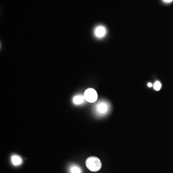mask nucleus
Masks as SVG:
<instances>
[{
    "label": "nucleus",
    "instance_id": "f03ea898",
    "mask_svg": "<svg viewBox=\"0 0 173 173\" xmlns=\"http://www.w3.org/2000/svg\"><path fill=\"white\" fill-rule=\"evenodd\" d=\"M86 166L92 172L98 171L102 167L101 160L96 157L92 156L88 158L86 162Z\"/></svg>",
    "mask_w": 173,
    "mask_h": 173
},
{
    "label": "nucleus",
    "instance_id": "0eeeda50",
    "mask_svg": "<svg viewBox=\"0 0 173 173\" xmlns=\"http://www.w3.org/2000/svg\"><path fill=\"white\" fill-rule=\"evenodd\" d=\"M70 171L71 173H82L81 169L78 166L75 165L71 166L70 168Z\"/></svg>",
    "mask_w": 173,
    "mask_h": 173
},
{
    "label": "nucleus",
    "instance_id": "1a4fd4ad",
    "mask_svg": "<svg viewBox=\"0 0 173 173\" xmlns=\"http://www.w3.org/2000/svg\"><path fill=\"white\" fill-rule=\"evenodd\" d=\"M173 0H164V1L166 3H171L172 2Z\"/></svg>",
    "mask_w": 173,
    "mask_h": 173
},
{
    "label": "nucleus",
    "instance_id": "39448f33",
    "mask_svg": "<svg viewBox=\"0 0 173 173\" xmlns=\"http://www.w3.org/2000/svg\"><path fill=\"white\" fill-rule=\"evenodd\" d=\"M85 101H86V100L85 99L84 95H76L73 99V102L75 105L82 104Z\"/></svg>",
    "mask_w": 173,
    "mask_h": 173
},
{
    "label": "nucleus",
    "instance_id": "6e6552de",
    "mask_svg": "<svg viewBox=\"0 0 173 173\" xmlns=\"http://www.w3.org/2000/svg\"><path fill=\"white\" fill-rule=\"evenodd\" d=\"M161 86H162V85H161V83H160L159 81H157L155 82V83L154 84V89L155 90L159 91V90H160V89H161Z\"/></svg>",
    "mask_w": 173,
    "mask_h": 173
},
{
    "label": "nucleus",
    "instance_id": "f257e3e1",
    "mask_svg": "<svg viewBox=\"0 0 173 173\" xmlns=\"http://www.w3.org/2000/svg\"><path fill=\"white\" fill-rule=\"evenodd\" d=\"M110 104L106 100H101L94 106V112L98 116H104L108 114L110 111Z\"/></svg>",
    "mask_w": 173,
    "mask_h": 173
},
{
    "label": "nucleus",
    "instance_id": "20e7f679",
    "mask_svg": "<svg viewBox=\"0 0 173 173\" xmlns=\"http://www.w3.org/2000/svg\"><path fill=\"white\" fill-rule=\"evenodd\" d=\"M94 33L97 38H103L106 34V29L104 26H98L95 29Z\"/></svg>",
    "mask_w": 173,
    "mask_h": 173
},
{
    "label": "nucleus",
    "instance_id": "7ed1b4c3",
    "mask_svg": "<svg viewBox=\"0 0 173 173\" xmlns=\"http://www.w3.org/2000/svg\"><path fill=\"white\" fill-rule=\"evenodd\" d=\"M84 96L86 101L90 103L95 102L98 99V94L96 91L92 88L86 90L84 94Z\"/></svg>",
    "mask_w": 173,
    "mask_h": 173
},
{
    "label": "nucleus",
    "instance_id": "423d86ee",
    "mask_svg": "<svg viewBox=\"0 0 173 173\" xmlns=\"http://www.w3.org/2000/svg\"><path fill=\"white\" fill-rule=\"evenodd\" d=\"M12 162L15 166H18L22 163V159L18 155H14L12 157Z\"/></svg>",
    "mask_w": 173,
    "mask_h": 173
},
{
    "label": "nucleus",
    "instance_id": "9d476101",
    "mask_svg": "<svg viewBox=\"0 0 173 173\" xmlns=\"http://www.w3.org/2000/svg\"><path fill=\"white\" fill-rule=\"evenodd\" d=\"M148 86H149V87H152V83H149L148 84Z\"/></svg>",
    "mask_w": 173,
    "mask_h": 173
}]
</instances>
